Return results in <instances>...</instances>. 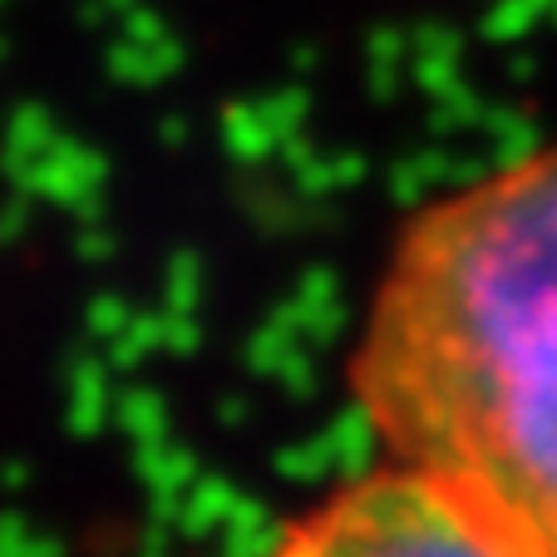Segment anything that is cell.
<instances>
[{
  "label": "cell",
  "mask_w": 557,
  "mask_h": 557,
  "mask_svg": "<svg viewBox=\"0 0 557 557\" xmlns=\"http://www.w3.org/2000/svg\"><path fill=\"white\" fill-rule=\"evenodd\" d=\"M385 463L504 557H557V148L430 198L389 243L350 350Z\"/></svg>",
  "instance_id": "obj_1"
},
{
  "label": "cell",
  "mask_w": 557,
  "mask_h": 557,
  "mask_svg": "<svg viewBox=\"0 0 557 557\" xmlns=\"http://www.w3.org/2000/svg\"><path fill=\"white\" fill-rule=\"evenodd\" d=\"M262 557H504L430 484L380 463L346 479L272 537Z\"/></svg>",
  "instance_id": "obj_2"
}]
</instances>
